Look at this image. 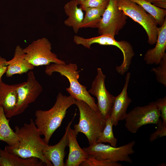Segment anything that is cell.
<instances>
[{
	"label": "cell",
	"mask_w": 166,
	"mask_h": 166,
	"mask_svg": "<svg viewBox=\"0 0 166 166\" xmlns=\"http://www.w3.org/2000/svg\"><path fill=\"white\" fill-rule=\"evenodd\" d=\"M51 50V44L45 38L34 41L23 49L25 59L34 67L47 66L51 63L66 64Z\"/></svg>",
	"instance_id": "obj_7"
},
{
	"label": "cell",
	"mask_w": 166,
	"mask_h": 166,
	"mask_svg": "<svg viewBox=\"0 0 166 166\" xmlns=\"http://www.w3.org/2000/svg\"><path fill=\"white\" fill-rule=\"evenodd\" d=\"M130 76V72L127 73L125 78V82L121 92L118 96L115 97L110 115L114 126H117L120 121L124 120L127 109L132 101L127 92Z\"/></svg>",
	"instance_id": "obj_13"
},
{
	"label": "cell",
	"mask_w": 166,
	"mask_h": 166,
	"mask_svg": "<svg viewBox=\"0 0 166 166\" xmlns=\"http://www.w3.org/2000/svg\"><path fill=\"white\" fill-rule=\"evenodd\" d=\"M159 65L153 68L152 71L155 74L157 81L166 86V54L163 57Z\"/></svg>",
	"instance_id": "obj_24"
},
{
	"label": "cell",
	"mask_w": 166,
	"mask_h": 166,
	"mask_svg": "<svg viewBox=\"0 0 166 166\" xmlns=\"http://www.w3.org/2000/svg\"><path fill=\"white\" fill-rule=\"evenodd\" d=\"M15 130L19 144L15 147L6 146L5 148L9 152L23 158H37L46 166H53L43 156V150L48 144L41 138L39 129L32 119H30V123H25L21 127L16 126Z\"/></svg>",
	"instance_id": "obj_1"
},
{
	"label": "cell",
	"mask_w": 166,
	"mask_h": 166,
	"mask_svg": "<svg viewBox=\"0 0 166 166\" xmlns=\"http://www.w3.org/2000/svg\"><path fill=\"white\" fill-rule=\"evenodd\" d=\"M6 64L7 67L5 73L7 77L26 73L34 67L25 59L23 49L19 45L16 46L13 58L7 61Z\"/></svg>",
	"instance_id": "obj_15"
},
{
	"label": "cell",
	"mask_w": 166,
	"mask_h": 166,
	"mask_svg": "<svg viewBox=\"0 0 166 166\" xmlns=\"http://www.w3.org/2000/svg\"><path fill=\"white\" fill-rule=\"evenodd\" d=\"M80 113L79 121L74 125L77 135L79 132L86 137L89 145L96 142L105 125V121L99 112L95 111L86 103L75 100V104Z\"/></svg>",
	"instance_id": "obj_4"
},
{
	"label": "cell",
	"mask_w": 166,
	"mask_h": 166,
	"mask_svg": "<svg viewBox=\"0 0 166 166\" xmlns=\"http://www.w3.org/2000/svg\"><path fill=\"white\" fill-rule=\"evenodd\" d=\"M139 5L146 12L151 15L160 26L166 18V10L156 7L144 0H129Z\"/></svg>",
	"instance_id": "obj_22"
},
{
	"label": "cell",
	"mask_w": 166,
	"mask_h": 166,
	"mask_svg": "<svg viewBox=\"0 0 166 166\" xmlns=\"http://www.w3.org/2000/svg\"><path fill=\"white\" fill-rule=\"evenodd\" d=\"M155 47L148 49L144 55V60L148 65L159 64L166 54V18L160 27L158 28V37Z\"/></svg>",
	"instance_id": "obj_14"
},
{
	"label": "cell",
	"mask_w": 166,
	"mask_h": 166,
	"mask_svg": "<svg viewBox=\"0 0 166 166\" xmlns=\"http://www.w3.org/2000/svg\"><path fill=\"white\" fill-rule=\"evenodd\" d=\"M39 160L36 158H23L0 148V166H43L44 163Z\"/></svg>",
	"instance_id": "obj_19"
},
{
	"label": "cell",
	"mask_w": 166,
	"mask_h": 166,
	"mask_svg": "<svg viewBox=\"0 0 166 166\" xmlns=\"http://www.w3.org/2000/svg\"><path fill=\"white\" fill-rule=\"evenodd\" d=\"M109 1V0H86L79 3V7L84 11L88 8L100 7Z\"/></svg>",
	"instance_id": "obj_27"
},
{
	"label": "cell",
	"mask_w": 166,
	"mask_h": 166,
	"mask_svg": "<svg viewBox=\"0 0 166 166\" xmlns=\"http://www.w3.org/2000/svg\"><path fill=\"white\" fill-rule=\"evenodd\" d=\"M117 4L119 9L142 26L147 34L148 43L151 45L155 44L158 24L154 18L139 5L129 0H117Z\"/></svg>",
	"instance_id": "obj_5"
},
{
	"label": "cell",
	"mask_w": 166,
	"mask_h": 166,
	"mask_svg": "<svg viewBox=\"0 0 166 166\" xmlns=\"http://www.w3.org/2000/svg\"><path fill=\"white\" fill-rule=\"evenodd\" d=\"M156 124L157 125L156 129L151 134L149 138V140L151 142L166 136V124L164 123L160 118Z\"/></svg>",
	"instance_id": "obj_26"
},
{
	"label": "cell",
	"mask_w": 166,
	"mask_h": 166,
	"mask_svg": "<svg viewBox=\"0 0 166 166\" xmlns=\"http://www.w3.org/2000/svg\"><path fill=\"white\" fill-rule=\"evenodd\" d=\"M43 91V88L36 78L33 72L27 73L26 81L23 82L17 89L18 100L15 107L8 118L22 114L34 102Z\"/></svg>",
	"instance_id": "obj_9"
},
{
	"label": "cell",
	"mask_w": 166,
	"mask_h": 166,
	"mask_svg": "<svg viewBox=\"0 0 166 166\" xmlns=\"http://www.w3.org/2000/svg\"><path fill=\"white\" fill-rule=\"evenodd\" d=\"M75 132L70 127L68 132L69 152L65 163L66 166H79L87 158L88 154L79 145Z\"/></svg>",
	"instance_id": "obj_17"
},
{
	"label": "cell",
	"mask_w": 166,
	"mask_h": 166,
	"mask_svg": "<svg viewBox=\"0 0 166 166\" xmlns=\"http://www.w3.org/2000/svg\"><path fill=\"white\" fill-rule=\"evenodd\" d=\"M113 123L111 116L105 120V125L102 132L99 135L96 142L108 143L112 146L116 147L117 139L114 136L113 130Z\"/></svg>",
	"instance_id": "obj_23"
},
{
	"label": "cell",
	"mask_w": 166,
	"mask_h": 166,
	"mask_svg": "<svg viewBox=\"0 0 166 166\" xmlns=\"http://www.w3.org/2000/svg\"><path fill=\"white\" fill-rule=\"evenodd\" d=\"M7 118L3 108L0 106V141L5 142L10 146L16 147L19 144L18 138L10 128L9 120Z\"/></svg>",
	"instance_id": "obj_20"
},
{
	"label": "cell",
	"mask_w": 166,
	"mask_h": 166,
	"mask_svg": "<svg viewBox=\"0 0 166 166\" xmlns=\"http://www.w3.org/2000/svg\"><path fill=\"white\" fill-rule=\"evenodd\" d=\"M76 115V113L66 127L65 133L60 141L53 146H49L48 144L43 150V156L46 160L51 162L53 166H65L64 160L65 148L68 144V131Z\"/></svg>",
	"instance_id": "obj_12"
},
{
	"label": "cell",
	"mask_w": 166,
	"mask_h": 166,
	"mask_svg": "<svg viewBox=\"0 0 166 166\" xmlns=\"http://www.w3.org/2000/svg\"><path fill=\"white\" fill-rule=\"evenodd\" d=\"M97 72V75L88 91L89 94L97 97V105L98 110L105 121L110 116L115 97L110 94L106 88V76L103 73L101 69L98 68Z\"/></svg>",
	"instance_id": "obj_11"
},
{
	"label": "cell",
	"mask_w": 166,
	"mask_h": 166,
	"mask_svg": "<svg viewBox=\"0 0 166 166\" xmlns=\"http://www.w3.org/2000/svg\"><path fill=\"white\" fill-rule=\"evenodd\" d=\"M22 83L8 85L2 81L0 82V106L3 108L7 118L16 107L17 89Z\"/></svg>",
	"instance_id": "obj_16"
},
{
	"label": "cell",
	"mask_w": 166,
	"mask_h": 166,
	"mask_svg": "<svg viewBox=\"0 0 166 166\" xmlns=\"http://www.w3.org/2000/svg\"><path fill=\"white\" fill-rule=\"evenodd\" d=\"M160 112L154 102L148 105L134 108L127 113L125 127L132 133H136L142 126L148 124H156L160 118Z\"/></svg>",
	"instance_id": "obj_8"
},
{
	"label": "cell",
	"mask_w": 166,
	"mask_h": 166,
	"mask_svg": "<svg viewBox=\"0 0 166 166\" xmlns=\"http://www.w3.org/2000/svg\"><path fill=\"white\" fill-rule=\"evenodd\" d=\"M78 4L75 0H71L66 3L64 9L68 18L64 21V24L71 27L74 32L77 33L84 18L83 10L78 6Z\"/></svg>",
	"instance_id": "obj_18"
},
{
	"label": "cell",
	"mask_w": 166,
	"mask_h": 166,
	"mask_svg": "<svg viewBox=\"0 0 166 166\" xmlns=\"http://www.w3.org/2000/svg\"><path fill=\"white\" fill-rule=\"evenodd\" d=\"M127 18V16L119 9L117 0H109L97 28L99 34L114 37L126 24Z\"/></svg>",
	"instance_id": "obj_10"
},
{
	"label": "cell",
	"mask_w": 166,
	"mask_h": 166,
	"mask_svg": "<svg viewBox=\"0 0 166 166\" xmlns=\"http://www.w3.org/2000/svg\"><path fill=\"white\" fill-rule=\"evenodd\" d=\"M76 2L77 3L78 5H79V3L82 1H84L86 0H75Z\"/></svg>",
	"instance_id": "obj_31"
},
{
	"label": "cell",
	"mask_w": 166,
	"mask_h": 166,
	"mask_svg": "<svg viewBox=\"0 0 166 166\" xmlns=\"http://www.w3.org/2000/svg\"><path fill=\"white\" fill-rule=\"evenodd\" d=\"M82 166H122L118 162H113L108 160L97 159L93 156L88 155L87 159L80 165Z\"/></svg>",
	"instance_id": "obj_25"
},
{
	"label": "cell",
	"mask_w": 166,
	"mask_h": 166,
	"mask_svg": "<svg viewBox=\"0 0 166 166\" xmlns=\"http://www.w3.org/2000/svg\"><path fill=\"white\" fill-rule=\"evenodd\" d=\"M135 143L133 140L117 147L96 142L82 148L88 155L98 159L114 162L124 161L131 164L132 161L129 155L135 152L133 148Z\"/></svg>",
	"instance_id": "obj_6"
},
{
	"label": "cell",
	"mask_w": 166,
	"mask_h": 166,
	"mask_svg": "<svg viewBox=\"0 0 166 166\" xmlns=\"http://www.w3.org/2000/svg\"><path fill=\"white\" fill-rule=\"evenodd\" d=\"M76 64L70 63L68 64L52 63L46 66L45 73L51 76L54 72L59 73L61 76L66 77L68 80L70 86L66 90L76 100L84 101L95 111L99 112L94 99L87 90L86 87L81 85L78 81L79 72Z\"/></svg>",
	"instance_id": "obj_3"
},
{
	"label": "cell",
	"mask_w": 166,
	"mask_h": 166,
	"mask_svg": "<svg viewBox=\"0 0 166 166\" xmlns=\"http://www.w3.org/2000/svg\"><path fill=\"white\" fill-rule=\"evenodd\" d=\"M151 3H157L160 2H166V0H144Z\"/></svg>",
	"instance_id": "obj_30"
},
{
	"label": "cell",
	"mask_w": 166,
	"mask_h": 166,
	"mask_svg": "<svg viewBox=\"0 0 166 166\" xmlns=\"http://www.w3.org/2000/svg\"><path fill=\"white\" fill-rule=\"evenodd\" d=\"M6 61L5 58L0 56V82L2 81V77L6 73L7 70Z\"/></svg>",
	"instance_id": "obj_29"
},
{
	"label": "cell",
	"mask_w": 166,
	"mask_h": 166,
	"mask_svg": "<svg viewBox=\"0 0 166 166\" xmlns=\"http://www.w3.org/2000/svg\"><path fill=\"white\" fill-rule=\"evenodd\" d=\"M108 2L98 7L90 8L85 9L84 10L85 12V15L81 25L80 29L86 28H98L102 15Z\"/></svg>",
	"instance_id": "obj_21"
},
{
	"label": "cell",
	"mask_w": 166,
	"mask_h": 166,
	"mask_svg": "<svg viewBox=\"0 0 166 166\" xmlns=\"http://www.w3.org/2000/svg\"><path fill=\"white\" fill-rule=\"evenodd\" d=\"M75 99L70 96L59 93L53 106L47 110H38L35 113V123L41 135H43L48 144L53 134L60 126L67 109L75 104Z\"/></svg>",
	"instance_id": "obj_2"
},
{
	"label": "cell",
	"mask_w": 166,
	"mask_h": 166,
	"mask_svg": "<svg viewBox=\"0 0 166 166\" xmlns=\"http://www.w3.org/2000/svg\"><path fill=\"white\" fill-rule=\"evenodd\" d=\"M154 102L159 108L163 122L166 124V96L158 99Z\"/></svg>",
	"instance_id": "obj_28"
}]
</instances>
